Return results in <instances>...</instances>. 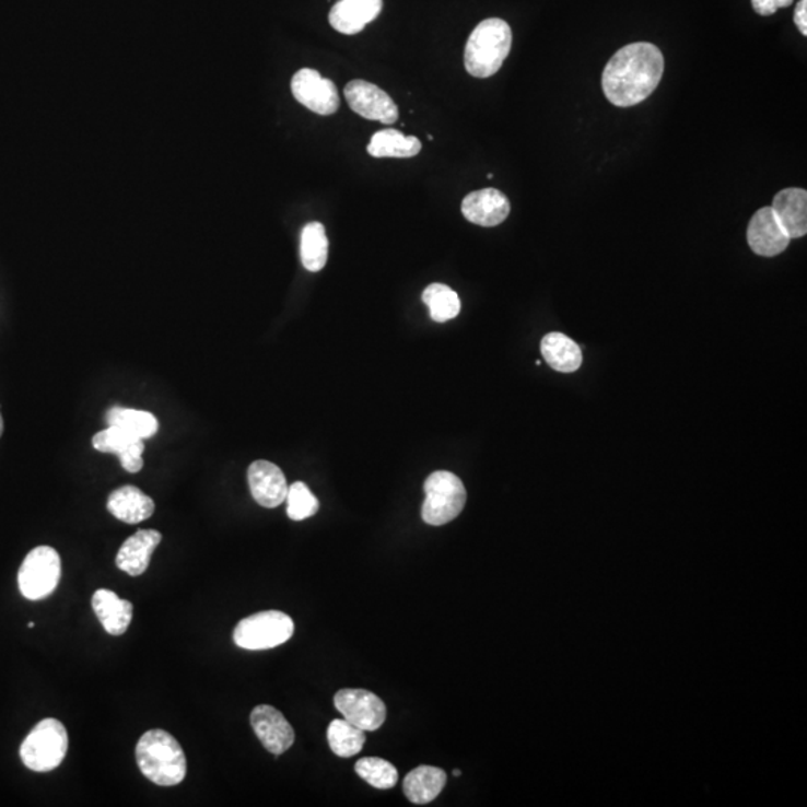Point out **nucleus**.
<instances>
[{"label": "nucleus", "instance_id": "nucleus-9", "mask_svg": "<svg viewBox=\"0 0 807 807\" xmlns=\"http://www.w3.org/2000/svg\"><path fill=\"white\" fill-rule=\"evenodd\" d=\"M349 107L369 120L394 125L398 120V107L385 90L364 80L350 81L344 89Z\"/></svg>", "mask_w": 807, "mask_h": 807}, {"label": "nucleus", "instance_id": "nucleus-4", "mask_svg": "<svg viewBox=\"0 0 807 807\" xmlns=\"http://www.w3.org/2000/svg\"><path fill=\"white\" fill-rule=\"evenodd\" d=\"M68 746V732L65 725L55 717H47L28 733L20 748V757L24 765L34 772H51L62 764Z\"/></svg>", "mask_w": 807, "mask_h": 807}, {"label": "nucleus", "instance_id": "nucleus-17", "mask_svg": "<svg viewBox=\"0 0 807 807\" xmlns=\"http://www.w3.org/2000/svg\"><path fill=\"white\" fill-rule=\"evenodd\" d=\"M383 0H340L329 12V23L337 32L356 35L381 15Z\"/></svg>", "mask_w": 807, "mask_h": 807}, {"label": "nucleus", "instance_id": "nucleus-31", "mask_svg": "<svg viewBox=\"0 0 807 807\" xmlns=\"http://www.w3.org/2000/svg\"><path fill=\"white\" fill-rule=\"evenodd\" d=\"M794 23L803 36L807 35V0H800L794 11Z\"/></svg>", "mask_w": 807, "mask_h": 807}, {"label": "nucleus", "instance_id": "nucleus-7", "mask_svg": "<svg viewBox=\"0 0 807 807\" xmlns=\"http://www.w3.org/2000/svg\"><path fill=\"white\" fill-rule=\"evenodd\" d=\"M62 576V561L50 546H39L27 553L19 572V588L24 598L43 600L55 593Z\"/></svg>", "mask_w": 807, "mask_h": 807}, {"label": "nucleus", "instance_id": "nucleus-1", "mask_svg": "<svg viewBox=\"0 0 807 807\" xmlns=\"http://www.w3.org/2000/svg\"><path fill=\"white\" fill-rule=\"evenodd\" d=\"M664 57L650 43L627 45L611 57L603 72V90L617 107H633L647 100L663 79Z\"/></svg>", "mask_w": 807, "mask_h": 807}, {"label": "nucleus", "instance_id": "nucleus-27", "mask_svg": "<svg viewBox=\"0 0 807 807\" xmlns=\"http://www.w3.org/2000/svg\"><path fill=\"white\" fill-rule=\"evenodd\" d=\"M422 300L430 308L432 320L440 321V324L455 319L460 312L458 293L452 291L446 284H431L423 292Z\"/></svg>", "mask_w": 807, "mask_h": 807}, {"label": "nucleus", "instance_id": "nucleus-32", "mask_svg": "<svg viewBox=\"0 0 807 807\" xmlns=\"http://www.w3.org/2000/svg\"><path fill=\"white\" fill-rule=\"evenodd\" d=\"M2 434H3V419H2V414H0V437H2Z\"/></svg>", "mask_w": 807, "mask_h": 807}, {"label": "nucleus", "instance_id": "nucleus-30", "mask_svg": "<svg viewBox=\"0 0 807 807\" xmlns=\"http://www.w3.org/2000/svg\"><path fill=\"white\" fill-rule=\"evenodd\" d=\"M793 0H752V8L762 17L774 14L780 8H788Z\"/></svg>", "mask_w": 807, "mask_h": 807}, {"label": "nucleus", "instance_id": "nucleus-34", "mask_svg": "<svg viewBox=\"0 0 807 807\" xmlns=\"http://www.w3.org/2000/svg\"><path fill=\"white\" fill-rule=\"evenodd\" d=\"M27 627L28 628H34L35 627V623L34 622H28V625Z\"/></svg>", "mask_w": 807, "mask_h": 807}, {"label": "nucleus", "instance_id": "nucleus-18", "mask_svg": "<svg viewBox=\"0 0 807 807\" xmlns=\"http://www.w3.org/2000/svg\"><path fill=\"white\" fill-rule=\"evenodd\" d=\"M772 210L786 235L802 238L807 234V191L790 187L773 199Z\"/></svg>", "mask_w": 807, "mask_h": 807}, {"label": "nucleus", "instance_id": "nucleus-20", "mask_svg": "<svg viewBox=\"0 0 807 807\" xmlns=\"http://www.w3.org/2000/svg\"><path fill=\"white\" fill-rule=\"evenodd\" d=\"M93 610L108 634L121 635L128 631L133 617L132 603L121 600L109 589H97L92 598Z\"/></svg>", "mask_w": 807, "mask_h": 807}, {"label": "nucleus", "instance_id": "nucleus-6", "mask_svg": "<svg viewBox=\"0 0 807 807\" xmlns=\"http://www.w3.org/2000/svg\"><path fill=\"white\" fill-rule=\"evenodd\" d=\"M295 631V623L289 615L279 610L260 611L252 615L236 625L234 642L248 651L272 650L286 643Z\"/></svg>", "mask_w": 807, "mask_h": 807}, {"label": "nucleus", "instance_id": "nucleus-12", "mask_svg": "<svg viewBox=\"0 0 807 807\" xmlns=\"http://www.w3.org/2000/svg\"><path fill=\"white\" fill-rule=\"evenodd\" d=\"M791 238L777 222L772 207L758 210L748 226L749 247L757 255L773 258L781 255L790 246Z\"/></svg>", "mask_w": 807, "mask_h": 807}, {"label": "nucleus", "instance_id": "nucleus-10", "mask_svg": "<svg viewBox=\"0 0 807 807\" xmlns=\"http://www.w3.org/2000/svg\"><path fill=\"white\" fill-rule=\"evenodd\" d=\"M337 711L346 721L364 729L376 732L385 724L386 706L381 697L365 690H341L334 697Z\"/></svg>", "mask_w": 807, "mask_h": 807}, {"label": "nucleus", "instance_id": "nucleus-3", "mask_svg": "<svg viewBox=\"0 0 807 807\" xmlns=\"http://www.w3.org/2000/svg\"><path fill=\"white\" fill-rule=\"evenodd\" d=\"M512 28L504 20H484L468 38L464 56L467 72L476 79L495 75L512 50Z\"/></svg>", "mask_w": 807, "mask_h": 807}, {"label": "nucleus", "instance_id": "nucleus-21", "mask_svg": "<svg viewBox=\"0 0 807 807\" xmlns=\"http://www.w3.org/2000/svg\"><path fill=\"white\" fill-rule=\"evenodd\" d=\"M446 781L444 770L432 768V765H421L407 774L402 785L404 794L414 805H426L440 796Z\"/></svg>", "mask_w": 807, "mask_h": 807}, {"label": "nucleus", "instance_id": "nucleus-22", "mask_svg": "<svg viewBox=\"0 0 807 807\" xmlns=\"http://www.w3.org/2000/svg\"><path fill=\"white\" fill-rule=\"evenodd\" d=\"M541 354L550 369L560 373H574L583 361L581 348L561 332H550L541 340Z\"/></svg>", "mask_w": 807, "mask_h": 807}, {"label": "nucleus", "instance_id": "nucleus-8", "mask_svg": "<svg viewBox=\"0 0 807 807\" xmlns=\"http://www.w3.org/2000/svg\"><path fill=\"white\" fill-rule=\"evenodd\" d=\"M295 100L319 116H331L340 107L337 85L314 69H301L292 79Z\"/></svg>", "mask_w": 807, "mask_h": 807}, {"label": "nucleus", "instance_id": "nucleus-14", "mask_svg": "<svg viewBox=\"0 0 807 807\" xmlns=\"http://www.w3.org/2000/svg\"><path fill=\"white\" fill-rule=\"evenodd\" d=\"M253 499L262 507L274 508L286 501L288 482L283 471L268 460H256L247 472Z\"/></svg>", "mask_w": 807, "mask_h": 807}, {"label": "nucleus", "instance_id": "nucleus-23", "mask_svg": "<svg viewBox=\"0 0 807 807\" xmlns=\"http://www.w3.org/2000/svg\"><path fill=\"white\" fill-rule=\"evenodd\" d=\"M370 156L382 157H414L421 153V141L416 137H407L395 129H385L374 133L369 147Z\"/></svg>", "mask_w": 807, "mask_h": 807}, {"label": "nucleus", "instance_id": "nucleus-24", "mask_svg": "<svg viewBox=\"0 0 807 807\" xmlns=\"http://www.w3.org/2000/svg\"><path fill=\"white\" fill-rule=\"evenodd\" d=\"M329 243L324 224H305L301 234V260L309 272H319L328 262Z\"/></svg>", "mask_w": 807, "mask_h": 807}, {"label": "nucleus", "instance_id": "nucleus-29", "mask_svg": "<svg viewBox=\"0 0 807 807\" xmlns=\"http://www.w3.org/2000/svg\"><path fill=\"white\" fill-rule=\"evenodd\" d=\"M288 516L292 521H304L319 512V500L313 495L307 484L295 482L288 491Z\"/></svg>", "mask_w": 807, "mask_h": 807}, {"label": "nucleus", "instance_id": "nucleus-26", "mask_svg": "<svg viewBox=\"0 0 807 807\" xmlns=\"http://www.w3.org/2000/svg\"><path fill=\"white\" fill-rule=\"evenodd\" d=\"M329 748L338 757L350 758L362 751L365 732L346 720H334L328 728Z\"/></svg>", "mask_w": 807, "mask_h": 807}, {"label": "nucleus", "instance_id": "nucleus-16", "mask_svg": "<svg viewBox=\"0 0 807 807\" xmlns=\"http://www.w3.org/2000/svg\"><path fill=\"white\" fill-rule=\"evenodd\" d=\"M161 541L162 534L156 529H141L134 533L118 550L116 558L118 569L129 576H141L149 569L153 552Z\"/></svg>", "mask_w": 807, "mask_h": 807}, {"label": "nucleus", "instance_id": "nucleus-19", "mask_svg": "<svg viewBox=\"0 0 807 807\" xmlns=\"http://www.w3.org/2000/svg\"><path fill=\"white\" fill-rule=\"evenodd\" d=\"M108 512L125 524H140L152 517L154 501L140 488L121 487L109 493Z\"/></svg>", "mask_w": 807, "mask_h": 807}, {"label": "nucleus", "instance_id": "nucleus-11", "mask_svg": "<svg viewBox=\"0 0 807 807\" xmlns=\"http://www.w3.org/2000/svg\"><path fill=\"white\" fill-rule=\"evenodd\" d=\"M250 723L260 744L276 757L286 752L295 741V732L286 717L268 704H260L253 709Z\"/></svg>", "mask_w": 807, "mask_h": 807}, {"label": "nucleus", "instance_id": "nucleus-28", "mask_svg": "<svg viewBox=\"0 0 807 807\" xmlns=\"http://www.w3.org/2000/svg\"><path fill=\"white\" fill-rule=\"evenodd\" d=\"M354 770L362 780L377 790L394 788L398 782V770L389 761L382 760V758H361L354 765Z\"/></svg>", "mask_w": 807, "mask_h": 807}, {"label": "nucleus", "instance_id": "nucleus-25", "mask_svg": "<svg viewBox=\"0 0 807 807\" xmlns=\"http://www.w3.org/2000/svg\"><path fill=\"white\" fill-rule=\"evenodd\" d=\"M108 426L124 428L142 440L152 438L159 431L157 419L149 411L113 407L107 411Z\"/></svg>", "mask_w": 807, "mask_h": 807}, {"label": "nucleus", "instance_id": "nucleus-2", "mask_svg": "<svg viewBox=\"0 0 807 807\" xmlns=\"http://www.w3.org/2000/svg\"><path fill=\"white\" fill-rule=\"evenodd\" d=\"M137 762L142 774L153 784L174 786L185 781L186 753L165 729H150L142 735L137 745Z\"/></svg>", "mask_w": 807, "mask_h": 807}, {"label": "nucleus", "instance_id": "nucleus-5", "mask_svg": "<svg viewBox=\"0 0 807 807\" xmlns=\"http://www.w3.org/2000/svg\"><path fill=\"white\" fill-rule=\"evenodd\" d=\"M425 503L422 519L432 527H442L456 519L467 503V491L463 480L451 471H435L425 482Z\"/></svg>", "mask_w": 807, "mask_h": 807}, {"label": "nucleus", "instance_id": "nucleus-33", "mask_svg": "<svg viewBox=\"0 0 807 807\" xmlns=\"http://www.w3.org/2000/svg\"><path fill=\"white\" fill-rule=\"evenodd\" d=\"M454 776L456 777L460 776V770H454Z\"/></svg>", "mask_w": 807, "mask_h": 807}, {"label": "nucleus", "instance_id": "nucleus-13", "mask_svg": "<svg viewBox=\"0 0 807 807\" xmlns=\"http://www.w3.org/2000/svg\"><path fill=\"white\" fill-rule=\"evenodd\" d=\"M93 447L102 454L117 455L128 472H140L144 467V440L130 434L124 428L109 426L93 437Z\"/></svg>", "mask_w": 807, "mask_h": 807}, {"label": "nucleus", "instance_id": "nucleus-15", "mask_svg": "<svg viewBox=\"0 0 807 807\" xmlns=\"http://www.w3.org/2000/svg\"><path fill=\"white\" fill-rule=\"evenodd\" d=\"M464 218L479 226H499L511 214V202L503 191L483 189L472 191L463 201Z\"/></svg>", "mask_w": 807, "mask_h": 807}]
</instances>
